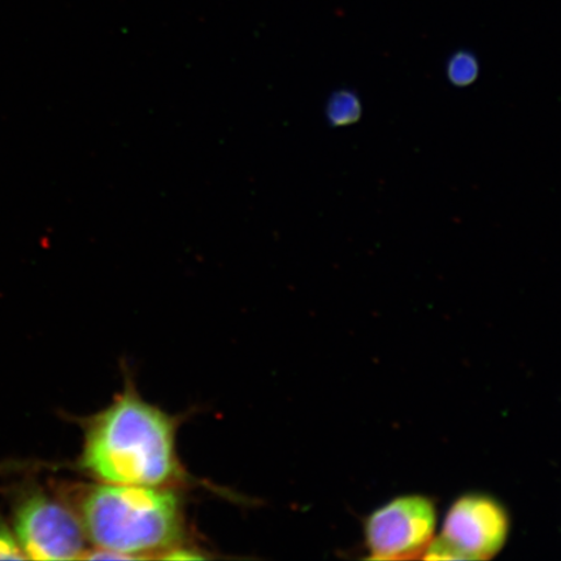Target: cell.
<instances>
[{"label":"cell","instance_id":"obj_1","mask_svg":"<svg viewBox=\"0 0 561 561\" xmlns=\"http://www.w3.org/2000/svg\"><path fill=\"white\" fill-rule=\"evenodd\" d=\"M80 467L103 483L165 486L181 474L174 420L125 391L89 421Z\"/></svg>","mask_w":561,"mask_h":561},{"label":"cell","instance_id":"obj_2","mask_svg":"<svg viewBox=\"0 0 561 561\" xmlns=\"http://www.w3.org/2000/svg\"><path fill=\"white\" fill-rule=\"evenodd\" d=\"M77 514L91 546L87 559H164L184 538L180 497L165 486L102 482L85 490Z\"/></svg>","mask_w":561,"mask_h":561},{"label":"cell","instance_id":"obj_3","mask_svg":"<svg viewBox=\"0 0 561 561\" xmlns=\"http://www.w3.org/2000/svg\"><path fill=\"white\" fill-rule=\"evenodd\" d=\"M12 518L26 559H87L91 546L79 514L48 491L37 486L18 490Z\"/></svg>","mask_w":561,"mask_h":561},{"label":"cell","instance_id":"obj_4","mask_svg":"<svg viewBox=\"0 0 561 561\" xmlns=\"http://www.w3.org/2000/svg\"><path fill=\"white\" fill-rule=\"evenodd\" d=\"M510 517L500 502L485 494H467L448 510L438 537L423 559L489 560L503 549Z\"/></svg>","mask_w":561,"mask_h":561},{"label":"cell","instance_id":"obj_5","mask_svg":"<svg viewBox=\"0 0 561 561\" xmlns=\"http://www.w3.org/2000/svg\"><path fill=\"white\" fill-rule=\"evenodd\" d=\"M437 511L430 497L403 495L376 510L364 536L370 559H423L436 537Z\"/></svg>","mask_w":561,"mask_h":561},{"label":"cell","instance_id":"obj_6","mask_svg":"<svg viewBox=\"0 0 561 561\" xmlns=\"http://www.w3.org/2000/svg\"><path fill=\"white\" fill-rule=\"evenodd\" d=\"M363 104L359 95L350 89L335 90L327 102L325 116L334 128L354 125L360 121Z\"/></svg>","mask_w":561,"mask_h":561},{"label":"cell","instance_id":"obj_7","mask_svg":"<svg viewBox=\"0 0 561 561\" xmlns=\"http://www.w3.org/2000/svg\"><path fill=\"white\" fill-rule=\"evenodd\" d=\"M447 81L455 88H468L479 80L480 61L468 50L454 53L446 62Z\"/></svg>","mask_w":561,"mask_h":561},{"label":"cell","instance_id":"obj_8","mask_svg":"<svg viewBox=\"0 0 561 561\" xmlns=\"http://www.w3.org/2000/svg\"><path fill=\"white\" fill-rule=\"evenodd\" d=\"M23 549L18 541L15 531L0 518V560H24Z\"/></svg>","mask_w":561,"mask_h":561}]
</instances>
